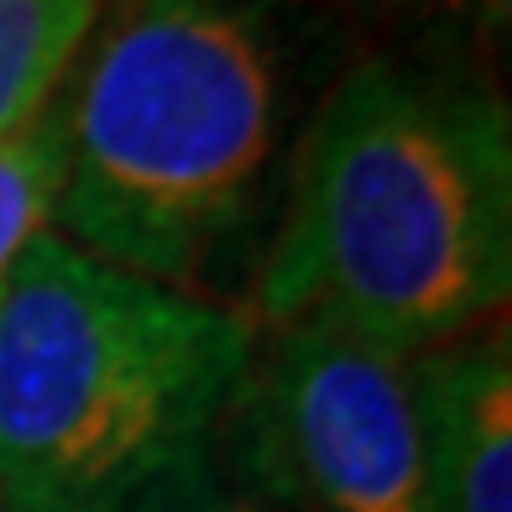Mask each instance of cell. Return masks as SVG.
<instances>
[{"instance_id": "1", "label": "cell", "mask_w": 512, "mask_h": 512, "mask_svg": "<svg viewBox=\"0 0 512 512\" xmlns=\"http://www.w3.org/2000/svg\"><path fill=\"white\" fill-rule=\"evenodd\" d=\"M309 0H110L63 84L53 230L225 304L256 272L304 131Z\"/></svg>"}, {"instance_id": "2", "label": "cell", "mask_w": 512, "mask_h": 512, "mask_svg": "<svg viewBox=\"0 0 512 512\" xmlns=\"http://www.w3.org/2000/svg\"><path fill=\"white\" fill-rule=\"evenodd\" d=\"M507 288V100L455 58H356L298 131L246 319H330L434 351L502 319Z\"/></svg>"}, {"instance_id": "3", "label": "cell", "mask_w": 512, "mask_h": 512, "mask_svg": "<svg viewBox=\"0 0 512 512\" xmlns=\"http://www.w3.org/2000/svg\"><path fill=\"white\" fill-rule=\"evenodd\" d=\"M251 345L246 309L42 230L0 288V512H121L204 465Z\"/></svg>"}, {"instance_id": "4", "label": "cell", "mask_w": 512, "mask_h": 512, "mask_svg": "<svg viewBox=\"0 0 512 512\" xmlns=\"http://www.w3.org/2000/svg\"><path fill=\"white\" fill-rule=\"evenodd\" d=\"M215 460L277 512H424L418 351L330 319L256 330Z\"/></svg>"}, {"instance_id": "5", "label": "cell", "mask_w": 512, "mask_h": 512, "mask_svg": "<svg viewBox=\"0 0 512 512\" xmlns=\"http://www.w3.org/2000/svg\"><path fill=\"white\" fill-rule=\"evenodd\" d=\"M424 512H512V351L507 324L418 351Z\"/></svg>"}, {"instance_id": "6", "label": "cell", "mask_w": 512, "mask_h": 512, "mask_svg": "<svg viewBox=\"0 0 512 512\" xmlns=\"http://www.w3.org/2000/svg\"><path fill=\"white\" fill-rule=\"evenodd\" d=\"M110 0H0V136L58 100Z\"/></svg>"}, {"instance_id": "7", "label": "cell", "mask_w": 512, "mask_h": 512, "mask_svg": "<svg viewBox=\"0 0 512 512\" xmlns=\"http://www.w3.org/2000/svg\"><path fill=\"white\" fill-rule=\"evenodd\" d=\"M63 189V89L21 131L0 136V288L42 230H53Z\"/></svg>"}, {"instance_id": "8", "label": "cell", "mask_w": 512, "mask_h": 512, "mask_svg": "<svg viewBox=\"0 0 512 512\" xmlns=\"http://www.w3.org/2000/svg\"><path fill=\"white\" fill-rule=\"evenodd\" d=\"M335 6L371 16L382 27H398L434 42H471V48H497L512 27V0H335Z\"/></svg>"}, {"instance_id": "9", "label": "cell", "mask_w": 512, "mask_h": 512, "mask_svg": "<svg viewBox=\"0 0 512 512\" xmlns=\"http://www.w3.org/2000/svg\"><path fill=\"white\" fill-rule=\"evenodd\" d=\"M121 512H277V507L262 502L256 492H246L241 481H230L220 471V460L209 455L204 465H194V471H183L173 481H162L157 492L136 497Z\"/></svg>"}]
</instances>
